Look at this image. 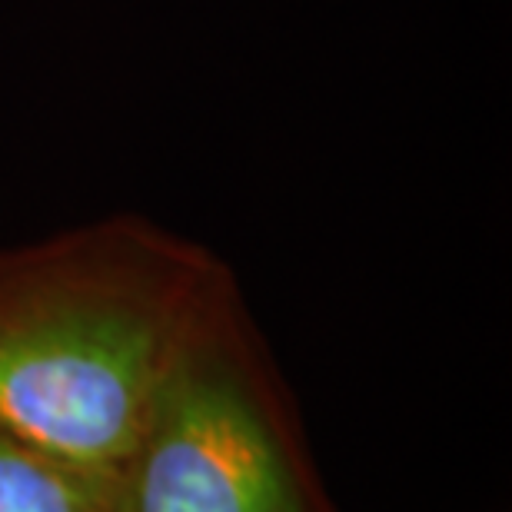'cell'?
<instances>
[{
	"mask_svg": "<svg viewBox=\"0 0 512 512\" xmlns=\"http://www.w3.org/2000/svg\"><path fill=\"white\" fill-rule=\"evenodd\" d=\"M237 313L207 250L140 220L0 253V433L110 486L173 373Z\"/></svg>",
	"mask_w": 512,
	"mask_h": 512,
	"instance_id": "6da1fadb",
	"label": "cell"
},
{
	"mask_svg": "<svg viewBox=\"0 0 512 512\" xmlns=\"http://www.w3.org/2000/svg\"><path fill=\"white\" fill-rule=\"evenodd\" d=\"M107 496L110 512H330L240 313L173 373Z\"/></svg>",
	"mask_w": 512,
	"mask_h": 512,
	"instance_id": "7a4b0ae2",
	"label": "cell"
},
{
	"mask_svg": "<svg viewBox=\"0 0 512 512\" xmlns=\"http://www.w3.org/2000/svg\"><path fill=\"white\" fill-rule=\"evenodd\" d=\"M0 512H110L107 483L0 433Z\"/></svg>",
	"mask_w": 512,
	"mask_h": 512,
	"instance_id": "3957f363",
	"label": "cell"
}]
</instances>
